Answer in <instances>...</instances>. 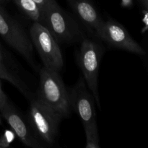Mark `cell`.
<instances>
[{"label": "cell", "mask_w": 148, "mask_h": 148, "mask_svg": "<svg viewBox=\"0 0 148 148\" xmlns=\"http://www.w3.org/2000/svg\"><path fill=\"white\" fill-rule=\"evenodd\" d=\"M71 109L80 119L86 136V148H99L97 116L94 98L87 88L84 78L80 77L69 92Z\"/></svg>", "instance_id": "1"}, {"label": "cell", "mask_w": 148, "mask_h": 148, "mask_svg": "<svg viewBox=\"0 0 148 148\" xmlns=\"http://www.w3.org/2000/svg\"><path fill=\"white\" fill-rule=\"evenodd\" d=\"M38 99L50 107L61 118H66L71 112L69 92L59 72L41 68L39 73Z\"/></svg>", "instance_id": "2"}, {"label": "cell", "mask_w": 148, "mask_h": 148, "mask_svg": "<svg viewBox=\"0 0 148 148\" xmlns=\"http://www.w3.org/2000/svg\"><path fill=\"white\" fill-rule=\"evenodd\" d=\"M58 43H71L81 38L77 23L58 4L56 1L41 10V23Z\"/></svg>", "instance_id": "3"}, {"label": "cell", "mask_w": 148, "mask_h": 148, "mask_svg": "<svg viewBox=\"0 0 148 148\" xmlns=\"http://www.w3.org/2000/svg\"><path fill=\"white\" fill-rule=\"evenodd\" d=\"M62 119L38 98L31 100L29 109L30 128L36 137L48 145L54 144Z\"/></svg>", "instance_id": "4"}, {"label": "cell", "mask_w": 148, "mask_h": 148, "mask_svg": "<svg viewBox=\"0 0 148 148\" xmlns=\"http://www.w3.org/2000/svg\"><path fill=\"white\" fill-rule=\"evenodd\" d=\"M103 53V49L95 40L88 38L82 39L78 56V62L83 74L87 87L95 101H96L99 108H101V105L98 93V78Z\"/></svg>", "instance_id": "5"}, {"label": "cell", "mask_w": 148, "mask_h": 148, "mask_svg": "<svg viewBox=\"0 0 148 148\" xmlns=\"http://www.w3.org/2000/svg\"><path fill=\"white\" fill-rule=\"evenodd\" d=\"M30 40L38 52L45 67L59 72L64 65L59 43L40 23L34 22L30 29Z\"/></svg>", "instance_id": "6"}, {"label": "cell", "mask_w": 148, "mask_h": 148, "mask_svg": "<svg viewBox=\"0 0 148 148\" xmlns=\"http://www.w3.org/2000/svg\"><path fill=\"white\" fill-rule=\"evenodd\" d=\"M0 36L12 49L33 63V43L22 26L0 4Z\"/></svg>", "instance_id": "7"}, {"label": "cell", "mask_w": 148, "mask_h": 148, "mask_svg": "<svg viewBox=\"0 0 148 148\" xmlns=\"http://www.w3.org/2000/svg\"><path fill=\"white\" fill-rule=\"evenodd\" d=\"M111 46L143 56V48L132 38L124 25L113 20L103 22L98 36Z\"/></svg>", "instance_id": "8"}, {"label": "cell", "mask_w": 148, "mask_h": 148, "mask_svg": "<svg viewBox=\"0 0 148 148\" xmlns=\"http://www.w3.org/2000/svg\"><path fill=\"white\" fill-rule=\"evenodd\" d=\"M1 116L14 132L15 135L19 137L22 143L26 146L33 148L41 147L40 143L37 137L32 132L30 126L27 124L20 113L7 101L0 110Z\"/></svg>", "instance_id": "9"}, {"label": "cell", "mask_w": 148, "mask_h": 148, "mask_svg": "<svg viewBox=\"0 0 148 148\" xmlns=\"http://www.w3.org/2000/svg\"><path fill=\"white\" fill-rule=\"evenodd\" d=\"M75 14L87 28L98 37L103 20L91 0H66Z\"/></svg>", "instance_id": "10"}, {"label": "cell", "mask_w": 148, "mask_h": 148, "mask_svg": "<svg viewBox=\"0 0 148 148\" xmlns=\"http://www.w3.org/2000/svg\"><path fill=\"white\" fill-rule=\"evenodd\" d=\"M0 79H4L14 85L22 94L27 98L30 96V91L18 76L14 72L12 67L10 65V63L7 60V58L4 56V52L0 46Z\"/></svg>", "instance_id": "11"}, {"label": "cell", "mask_w": 148, "mask_h": 148, "mask_svg": "<svg viewBox=\"0 0 148 148\" xmlns=\"http://www.w3.org/2000/svg\"><path fill=\"white\" fill-rule=\"evenodd\" d=\"M18 8L28 18L36 23H41V10L33 0H13Z\"/></svg>", "instance_id": "12"}, {"label": "cell", "mask_w": 148, "mask_h": 148, "mask_svg": "<svg viewBox=\"0 0 148 148\" xmlns=\"http://www.w3.org/2000/svg\"><path fill=\"white\" fill-rule=\"evenodd\" d=\"M15 139V134L12 130H7L0 136V148H7L10 146Z\"/></svg>", "instance_id": "13"}, {"label": "cell", "mask_w": 148, "mask_h": 148, "mask_svg": "<svg viewBox=\"0 0 148 148\" xmlns=\"http://www.w3.org/2000/svg\"><path fill=\"white\" fill-rule=\"evenodd\" d=\"M40 7V10H43L46 7H47L51 3L53 2L56 0H33Z\"/></svg>", "instance_id": "14"}, {"label": "cell", "mask_w": 148, "mask_h": 148, "mask_svg": "<svg viewBox=\"0 0 148 148\" xmlns=\"http://www.w3.org/2000/svg\"><path fill=\"white\" fill-rule=\"evenodd\" d=\"M7 97L5 95L4 92H3L2 90H0V110L1 109L3 106H4V104L7 103Z\"/></svg>", "instance_id": "15"}, {"label": "cell", "mask_w": 148, "mask_h": 148, "mask_svg": "<svg viewBox=\"0 0 148 148\" xmlns=\"http://www.w3.org/2000/svg\"><path fill=\"white\" fill-rule=\"evenodd\" d=\"M143 13H144V18L143 19V22L145 23V27L144 29H143L142 32L143 33H145V31L147 30V27H148V23H147V10H145L143 11Z\"/></svg>", "instance_id": "16"}, {"label": "cell", "mask_w": 148, "mask_h": 148, "mask_svg": "<svg viewBox=\"0 0 148 148\" xmlns=\"http://www.w3.org/2000/svg\"><path fill=\"white\" fill-rule=\"evenodd\" d=\"M142 2H143V6L145 7V10H147V7H148V0H141Z\"/></svg>", "instance_id": "17"}, {"label": "cell", "mask_w": 148, "mask_h": 148, "mask_svg": "<svg viewBox=\"0 0 148 148\" xmlns=\"http://www.w3.org/2000/svg\"><path fill=\"white\" fill-rule=\"evenodd\" d=\"M9 1V0H0V4L1 5H3L4 4H6Z\"/></svg>", "instance_id": "18"}, {"label": "cell", "mask_w": 148, "mask_h": 148, "mask_svg": "<svg viewBox=\"0 0 148 148\" xmlns=\"http://www.w3.org/2000/svg\"><path fill=\"white\" fill-rule=\"evenodd\" d=\"M0 90H1V83H0Z\"/></svg>", "instance_id": "19"}]
</instances>
